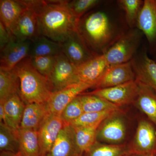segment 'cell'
Returning a JSON list of instances; mask_svg holds the SVG:
<instances>
[{
    "mask_svg": "<svg viewBox=\"0 0 156 156\" xmlns=\"http://www.w3.org/2000/svg\"><path fill=\"white\" fill-rule=\"evenodd\" d=\"M143 36L138 29H128L104 54L108 65L131 61L138 52Z\"/></svg>",
    "mask_w": 156,
    "mask_h": 156,
    "instance_id": "obj_4",
    "label": "cell"
},
{
    "mask_svg": "<svg viewBox=\"0 0 156 156\" xmlns=\"http://www.w3.org/2000/svg\"><path fill=\"white\" fill-rule=\"evenodd\" d=\"M129 145L133 155L156 156V126L147 118L141 119Z\"/></svg>",
    "mask_w": 156,
    "mask_h": 156,
    "instance_id": "obj_6",
    "label": "cell"
},
{
    "mask_svg": "<svg viewBox=\"0 0 156 156\" xmlns=\"http://www.w3.org/2000/svg\"><path fill=\"white\" fill-rule=\"evenodd\" d=\"M49 79L53 87V92L71 84L77 83L76 66L62 52L56 56L55 65Z\"/></svg>",
    "mask_w": 156,
    "mask_h": 156,
    "instance_id": "obj_11",
    "label": "cell"
},
{
    "mask_svg": "<svg viewBox=\"0 0 156 156\" xmlns=\"http://www.w3.org/2000/svg\"><path fill=\"white\" fill-rule=\"evenodd\" d=\"M84 112H93L108 110H116L121 108L99 96L87 93L79 96Z\"/></svg>",
    "mask_w": 156,
    "mask_h": 156,
    "instance_id": "obj_26",
    "label": "cell"
},
{
    "mask_svg": "<svg viewBox=\"0 0 156 156\" xmlns=\"http://www.w3.org/2000/svg\"><path fill=\"white\" fill-rule=\"evenodd\" d=\"M18 77V93L25 105L31 103H46L53 88L49 78L37 70L29 57L20 62L14 69Z\"/></svg>",
    "mask_w": 156,
    "mask_h": 156,
    "instance_id": "obj_3",
    "label": "cell"
},
{
    "mask_svg": "<svg viewBox=\"0 0 156 156\" xmlns=\"http://www.w3.org/2000/svg\"><path fill=\"white\" fill-rule=\"evenodd\" d=\"M84 113L78 96L66 107L62 112L60 117L65 125H69Z\"/></svg>",
    "mask_w": 156,
    "mask_h": 156,
    "instance_id": "obj_34",
    "label": "cell"
},
{
    "mask_svg": "<svg viewBox=\"0 0 156 156\" xmlns=\"http://www.w3.org/2000/svg\"><path fill=\"white\" fill-rule=\"evenodd\" d=\"M131 156H154L151 155H139V154H133Z\"/></svg>",
    "mask_w": 156,
    "mask_h": 156,
    "instance_id": "obj_38",
    "label": "cell"
},
{
    "mask_svg": "<svg viewBox=\"0 0 156 156\" xmlns=\"http://www.w3.org/2000/svg\"><path fill=\"white\" fill-rule=\"evenodd\" d=\"M49 115L46 103H31L26 105L20 128L38 131Z\"/></svg>",
    "mask_w": 156,
    "mask_h": 156,
    "instance_id": "obj_21",
    "label": "cell"
},
{
    "mask_svg": "<svg viewBox=\"0 0 156 156\" xmlns=\"http://www.w3.org/2000/svg\"><path fill=\"white\" fill-rule=\"evenodd\" d=\"M102 3L80 18L77 26V30L84 41L98 55L106 53L130 29L118 5L115 9Z\"/></svg>",
    "mask_w": 156,
    "mask_h": 156,
    "instance_id": "obj_1",
    "label": "cell"
},
{
    "mask_svg": "<svg viewBox=\"0 0 156 156\" xmlns=\"http://www.w3.org/2000/svg\"><path fill=\"white\" fill-rule=\"evenodd\" d=\"M92 85L85 83L71 84L56 92H53L46 103L48 114L60 116L68 105L83 93Z\"/></svg>",
    "mask_w": 156,
    "mask_h": 156,
    "instance_id": "obj_8",
    "label": "cell"
},
{
    "mask_svg": "<svg viewBox=\"0 0 156 156\" xmlns=\"http://www.w3.org/2000/svg\"><path fill=\"white\" fill-rule=\"evenodd\" d=\"M56 57V56H34L30 58L34 68L42 75L49 78L54 67Z\"/></svg>",
    "mask_w": 156,
    "mask_h": 156,
    "instance_id": "obj_33",
    "label": "cell"
},
{
    "mask_svg": "<svg viewBox=\"0 0 156 156\" xmlns=\"http://www.w3.org/2000/svg\"><path fill=\"white\" fill-rule=\"evenodd\" d=\"M102 2L100 0H73L68 1V6L74 17L79 21L85 14Z\"/></svg>",
    "mask_w": 156,
    "mask_h": 156,
    "instance_id": "obj_32",
    "label": "cell"
},
{
    "mask_svg": "<svg viewBox=\"0 0 156 156\" xmlns=\"http://www.w3.org/2000/svg\"><path fill=\"white\" fill-rule=\"evenodd\" d=\"M136 28L145 36L151 54H156V0H144Z\"/></svg>",
    "mask_w": 156,
    "mask_h": 156,
    "instance_id": "obj_9",
    "label": "cell"
},
{
    "mask_svg": "<svg viewBox=\"0 0 156 156\" xmlns=\"http://www.w3.org/2000/svg\"><path fill=\"white\" fill-rule=\"evenodd\" d=\"M139 86L137 81H131L105 89H94L88 94L97 95L121 108L134 104L138 95Z\"/></svg>",
    "mask_w": 156,
    "mask_h": 156,
    "instance_id": "obj_7",
    "label": "cell"
},
{
    "mask_svg": "<svg viewBox=\"0 0 156 156\" xmlns=\"http://www.w3.org/2000/svg\"><path fill=\"white\" fill-rule=\"evenodd\" d=\"M17 132L20 155L41 156L38 131L20 128Z\"/></svg>",
    "mask_w": 156,
    "mask_h": 156,
    "instance_id": "obj_22",
    "label": "cell"
},
{
    "mask_svg": "<svg viewBox=\"0 0 156 156\" xmlns=\"http://www.w3.org/2000/svg\"><path fill=\"white\" fill-rule=\"evenodd\" d=\"M5 116V125L17 130L20 128L26 105L18 93L11 95L3 102Z\"/></svg>",
    "mask_w": 156,
    "mask_h": 156,
    "instance_id": "obj_20",
    "label": "cell"
},
{
    "mask_svg": "<svg viewBox=\"0 0 156 156\" xmlns=\"http://www.w3.org/2000/svg\"><path fill=\"white\" fill-rule=\"evenodd\" d=\"M26 5L27 8L14 23L10 30L17 41L32 42L40 35L37 18L34 9Z\"/></svg>",
    "mask_w": 156,
    "mask_h": 156,
    "instance_id": "obj_14",
    "label": "cell"
},
{
    "mask_svg": "<svg viewBox=\"0 0 156 156\" xmlns=\"http://www.w3.org/2000/svg\"><path fill=\"white\" fill-rule=\"evenodd\" d=\"M119 110V109H118ZM115 110L85 112L69 125L73 127H87L99 126L101 122Z\"/></svg>",
    "mask_w": 156,
    "mask_h": 156,
    "instance_id": "obj_31",
    "label": "cell"
},
{
    "mask_svg": "<svg viewBox=\"0 0 156 156\" xmlns=\"http://www.w3.org/2000/svg\"><path fill=\"white\" fill-rule=\"evenodd\" d=\"M68 1H25L36 14L40 35L62 43L77 31L78 20L70 11Z\"/></svg>",
    "mask_w": 156,
    "mask_h": 156,
    "instance_id": "obj_2",
    "label": "cell"
},
{
    "mask_svg": "<svg viewBox=\"0 0 156 156\" xmlns=\"http://www.w3.org/2000/svg\"><path fill=\"white\" fill-rule=\"evenodd\" d=\"M76 142L74 128L65 125L50 150L44 156H83Z\"/></svg>",
    "mask_w": 156,
    "mask_h": 156,
    "instance_id": "obj_18",
    "label": "cell"
},
{
    "mask_svg": "<svg viewBox=\"0 0 156 156\" xmlns=\"http://www.w3.org/2000/svg\"><path fill=\"white\" fill-rule=\"evenodd\" d=\"M155 57H156L155 61H156V54H155Z\"/></svg>",
    "mask_w": 156,
    "mask_h": 156,
    "instance_id": "obj_39",
    "label": "cell"
},
{
    "mask_svg": "<svg viewBox=\"0 0 156 156\" xmlns=\"http://www.w3.org/2000/svg\"><path fill=\"white\" fill-rule=\"evenodd\" d=\"M32 41L14 40L1 50L0 69L11 70L29 56Z\"/></svg>",
    "mask_w": 156,
    "mask_h": 156,
    "instance_id": "obj_15",
    "label": "cell"
},
{
    "mask_svg": "<svg viewBox=\"0 0 156 156\" xmlns=\"http://www.w3.org/2000/svg\"><path fill=\"white\" fill-rule=\"evenodd\" d=\"M99 126L87 127H73L76 142L83 154L96 141L98 128Z\"/></svg>",
    "mask_w": 156,
    "mask_h": 156,
    "instance_id": "obj_30",
    "label": "cell"
},
{
    "mask_svg": "<svg viewBox=\"0 0 156 156\" xmlns=\"http://www.w3.org/2000/svg\"><path fill=\"white\" fill-rule=\"evenodd\" d=\"M16 40L10 29L0 21V49L2 50L10 42Z\"/></svg>",
    "mask_w": 156,
    "mask_h": 156,
    "instance_id": "obj_35",
    "label": "cell"
},
{
    "mask_svg": "<svg viewBox=\"0 0 156 156\" xmlns=\"http://www.w3.org/2000/svg\"><path fill=\"white\" fill-rule=\"evenodd\" d=\"M128 119L122 109L113 112L98 128L96 141L107 144H126L128 133Z\"/></svg>",
    "mask_w": 156,
    "mask_h": 156,
    "instance_id": "obj_5",
    "label": "cell"
},
{
    "mask_svg": "<svg viewBox=\"0 0 156 156\" xmlns=\"http://www.w3.org/2000/svg\"><path fill=\"white\" fill-rule=\"evenodd\" d=\"M62 52L76 66L98 56L89 49L77 31L61 43Z\"/></svg>",
    "mask_w": 156,
    "mask_h": 156,
    "instance_id": "obj_12",
    "label": "cell"
},
{
    "mask_svg": "<svg viewBox=\"0 0 156 156\" xmlns=\"http://www.w3.org/2000/svg\"><path fill=\"white\" fill-rule=\"evenodd\" d=\"M132 155L129 144L115 145L96 141L83 156H131Z\"/></svg>",
    "mask_w": 156,
    "mask_h": 156,
    "instance_id": "obj_24",
    "label": "cell"
},
{
    "mask_svg": "<svg viewBox=\"0 0 156 156\" xmlns=\"http://www.w3.org/2000/svg\"><path fill=\"white\" fill-rule=\"evenodd\" d=\"M117 5L123 11L125 20L130 29L136 28V22L143 5L142 0H118Z\"/></svg>",
    "mask_w": 156,
    "mask_h": 156,
    "instance_id": "obj_29",
    "label": "cell"
},
{
    "mask_svg": "<svg viewBox=\"0 0 156 156\" xmlns=\"http://www.w3.org/2000/svg\"><path fill=\"white\" fill-rule=\"evenodd\" d=\"M27 8L24 1L1 0V21L10 29L14 23Z\"/></svg>",
    "mask_w": 156,
    "mask_h": 156,
    "instance_id": "obj_23",
    "label": "cell"
},
{
    "mask_svg": "<svg viewBox=\"0 0 156 156\" xmlns=\"http://www.w3.org/2000/svg\"><path fill=\"white\" fill-rule=\"evenodd\" d=\"M1 156H21L18 153L17 154L9 152H1Z\"/></svg>",
    "mask_w": 156,
    "mask_h": 156,
    "instance_id": "obj_37",
    "label": "cell"
},
{
    "mask_svg": "<svg viewBox=\"0 0 156 156\" xmlns=\"http://www.w3.org/2000/svg\"><path fill=\"white\" fill-rule=\"evenodd\" d=\"M61 43L40 35L32 42L29 57L56 56L62 53Z\"/></svg>",
    "mask_w": 156,
    "mask_h": 156,
    "instance_id": "obj_25",
    "label": "cell"
},
{
    "mask_svg": "<svg viewBox=\"0 0 156 156\" xmlns=\"http://www.w3.org/2000/svg\"><path fill=\"white\" fill-rule=\"evenodd\" d=\"M65 125L60 116L49 114L45 118L38 131L41 156L50 150Z\"/></svg>",
    "mask_w": 156,
    "mask_h": 156,
    "instance_id": "obj_16",
    "label": "cell"
},
{
    "mask_svg": "<svg viewBox=\"0 0 156 156\" xmlns=\"http://www.w3.org/2000/svg\"><path fill=\"white\" fill-rule=\"evenodd\" d=\"M135 80L131 61L122 64L109 65L93 88L105 89Z\"/></svg>",
    "mask_w": 156,
    "mask_h": 156,
    "instance_id": "obj_10",
    "label": "cell"
},
{
    "mask_svg": "<svg viewBox=\"0 0 156 156\" xmlns=\"http://www.w3.org/2000/svg\"><path fill=\"white\" fill-rule=\"evenodd\" d=\"M137 83L139 90L134 104L156 126V92L145 84Z\"/></svg>",
    "mask_w": 156,
    "mask_h": 156,
    "instance_id": "obj_19",
    "label": "cell"
},
{
    "mask_svg": "<svg viewBox=\"0 0 156 156\" xmlns=\"http://www.w3.org/2000/svg\"><path fill=\"white\" fill-rule=\"evenodd\" d=\"M108 66L104 54L95 56L89 61L76 66L77 82L90 84L93 88Z\"/></svg>",
    "mask_w": 156,
    "mask_h": 156,
    "instance_id": "obj_17",
    "label": "cell"
},
{
    "mask_svg": "<svg viewBox=\"0 0 156 156\" xmlns=\"http://www.w3.org/2000/svg\"><path fill=\"white\" fill-rule=\"evenodd\" d=\"M18 130V129H17ZM17 130L0 123V150L1 152L19 153Z\"/></svg>",
    "mask_w": 156,
    "mask_h": 156,
    "instance_id": "obj_28",
    "label": "cell"
},
{
    "mask_svg": "<svg viewBox=\"0 0 156 156\" xmlns=\"http://www.w3.org/2000/svg\"><path fill=\"white\" fill-rule=\"evenodd\" d=\"M19 82L14 69L5 70L0 69V102L18 93Z\"/></svg>",
    "mask_w": 156,
    "mask_h": 156,
    "instance_id": "obj_27",
    "label": "cell"
},
{
    "mask_svg": "<svg viewBox=\"0 0 156 156\" xmlns=\"http://www.w3.org/2000/svg\"><path fill=\"white\" fill-rule=\"evenodd\" d=\"M135 80L151 87L156 93V61L149 57L145 48L131 60Z\"/></svg>",
    "mask_w": 156,
    "mask_h": 156,
    "instance_id": "obj_13",
    "label": "cell"
},
{
    "mask_svg": "<svg viewBox=\"0 0 156 156\" xmlns=\"http://www.w3.org/2000/svg\"><path fill=\"white\" fill-rule=\"evenodd\" d=\"M0 123L5 124V110L4 105L2 103L0 102Z\"/></svg>",
    "mask_w": 156,
    "mask_h": 156,
    "instance_id": "obj_36",
    "label": "cell"
}]
</instances>
